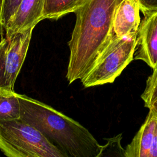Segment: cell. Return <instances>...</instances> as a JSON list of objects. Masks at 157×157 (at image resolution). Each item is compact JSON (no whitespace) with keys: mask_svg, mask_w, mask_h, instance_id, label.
<instances>
[{"mask_svg":"<svg viewBox=\"0 0 157 157\" xmlns=\"http://www.w3.org/2000/svg\"><path fill=\"white\" fill-rule=\"evenodd\" d=\"M1 4H2V0H0V12H1Z\"/></svg>","mask_w":157,"mask_h":157,"instance_id":"obj_17","label":"cell"},{"mask_svg":"<svg viewBox=\"0 0 157 157\" xmlns=\"http://www.w3.org/2000/svg\"><path fill=\"white\" fill-rule=\"evenodd\" d=\"M83 0H45L42 18L58 20L74 12Z\"/></svg>","mask_w":157,"mask_h":157,"instance_id":"obj_10","label":"cell"},{"mask_svg":"<svg viewBox=\"0 0 157 157\" xmlns=\"http://www.w3.org/2000/svg\"><path fill=\"white\" fill-rule=\"evenodd\" d=\"M44 2L45 0H21L7 24L4 36L34 28L43 20Z\"/></svg>","mask_w":157,"mask_h":157,"instance_id":"obj_8","label":"cell"},{"mask_svg":"<svg viewBox=\"0 0 157 157\" xmlns=\"http://www.w3.org/2000/svg\"><path fill=\"white\" fill-rule=\"evenodd\" d=\"M122 134L110 138L105 139L107 141V144L102 145L101 151L99 157L102 156H123L125 157V149L121 146L120 141Z\"/></svg>","mask_w":157,"mask_h":157,"instance_id":"obj_13","label":"cell"},{"mask_svg":"<svg viewBox=\"0 0 157 157\" xmlns=\"http://www.w3.org/2000/svg\"><path fill=\"white\" fill-rule=\"evenodd\" d=\"M157 98V69L153 71L152 74L146 81V86L141 98L144 102V105L148 107L150 104Z\"/></svg>","mask_w":157,"mask_h":157,"instance_id":"obj_14","label":"cell"},{"mask_svg":"<svg viewBox=\"0 0 157 157\" xmlns=\"http://www.w3.org/2000/svg\"><path fill=\"white\" fill-rule=\"evenodd\" d=\"M122 0H83L74 12L75 23L68 42L70 50L66 78L82 79L112 40L113 19Z\"/></svg>","mask_w":157,"mask_h":157,"instance_id":"obj_1","label":"cell"},{"mask_svg":"<svg viewBox=\"0 0 157 157\" xmlns=\"http://www.w3.org/2000/svg\"><path fill=\"white\" fill-rule=\"evenodd\" d=\"M0 150L8 157H67L39 130L21 118L0 120Z\"/></svg>","mask_w":157,"mask_h":157,"instance_id":"obj_3","label":"cell"},{"mask_svg":"<svg viewBox=\"0 0 157 157\" xmlns=\"http://www.w3.org/2000/svg\"><path fill=\"white\" fill-rule=\"evenodd\" d=\"M138 1L142 13L148 11L157 10V0H138Z\"/></svg>","mask_w":157,"mask_h":157,"instance_id":"obj_15","label":"cell"},{"mask_svg":"<svg viewBox=\"0 0 157 157\" xmlns=\"http://www.w3.org/2000/svg\"><path fill=\"white\" fill-rule=\"evenodd\" d=\"M148 108L150 110L152 111L154 113L157 115V98L150 104Z\"/></svg>","mask_w":157,"mask_h":157,"instance_id":"obj_16","label":"cell"},{"mask_svg":"<svg viewBox=\"0 0 157 157\" xmlns=\"http://www.w3.org/2000/svg\"><path fill=\"white\" fill-rule=\"evenodd\" d=\"M20 118L39 130L68 156L99 157L101 145L80 123L52 107L18 93Z\"/></svg>","mask_w":157,"mask_h":157,"instance_id":"obj_2","label":"cell"},{"mask_svg":"<svg viewBox=\"0 0 157 157\" xmlns=\"http://www.w3.org/2000/svg\"><path fill=\"white\" fill-rule=\"evenodd\" d=\"M140 6L138 0H122L115 8L113 30L117 37L137 34L140 23Z\"/></svg>","mask_w":157,"mask_h":157,"instance_id":"obj_9","label":"cell"},{"mask_svg":"<svg viewBox=\"0 0 157 157\" xmlns=\"http://www.w3.org/2000/svg\"><path fill=\"white\" fill-rule=\"evenodd\" d=\"M136 37L137 34L121 37L114 34L91 69L80 80L82 85L88 88L113 82L134 59Z\"/></svg>","mask_w":157,"mask_h":157,"instance_id":"obj_4","label":"cell"},{"mask_svg":"<svg viewBox=\"0 0 157 157\" xmlns=\"http://www.w3.org/2000/svg\"><path fill=\"white\" fill-rule=\"evenodd\" d=\"M21 0H2L0 12V36L5 35L6 29L10 18Z\"/></svg>","mask_w":157,"mask_h":157,"instance_id":"obj_12","label":"cell"},{"mask_svg":"<svg viewBox=\"0 0 157 157\" xmlns=\"http://www.w3.org/2000/svg\"><path fill=\"white\" fill-rule=\"evenodd\" d=\"M143 14L137 32L134 59L144 61L155 71L157 69V10Z\"/></svg>","mask_w":157,"mask_h":157,"instance_id":"obj_6","label":"cell"},{"mask_svg":"<svg viewBox=\"0 0 157 157\" xmlns=\"http://www.w3.org/2000/svg\"><path fill=\"white\" fill-rule=\"evenodd\" d=\"M125 157H157V115L152 111L126 146Z\"/></svg>","mask_w":157,"mask_h":157,"instance_id":"obj_7","label":"cell"},{"mask_svg":"<svg viewBox=\"0 0 157 157\" xmlns=\"http://www.w3.org/2000/svg\"><path fill=\"white\" fill-rule=\"evenodd\" d=\"M20 118L18 93L13 90L0 87V120Z\"/></svg>","mask_w":157,"mask_h":157,"instance_id":"obj_11","label":"cell"},{"mask_svg":"<svg viewBox=\"0 0 157 157\" xmlns=\"http://www.w3.org/2000/svg\"><path fill=\"white\" fill-rule=\"evenodd\" d=\"M33 29L1 37L0 87L13 90L27 55Z\"/></svg>","mask_w":157,"mask_h":157,"instance_id":"obj_5","label":"cell"}]
</instances>
